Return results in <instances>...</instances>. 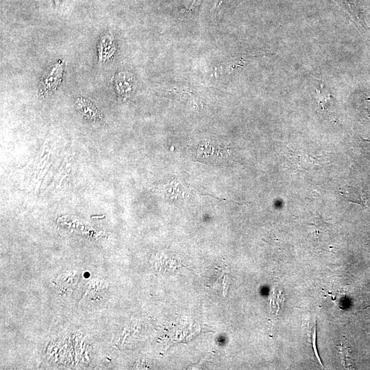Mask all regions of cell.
Segmentation results:
<instances>
[{
	"label": "cell",
	"mask_w": 370,
	"mask_h": 370,
	"mask_svg": "<svg viewBox=\"0 0 370 370\" xmlns=\"http://www.w3.org/2000/svg\"><path fill=\"white\" fill-rule=\"evenodd\" d=\"M64 71V63L57 60L42 75L39 83V94L42 97L55 92L61 84Z\"/></svg>",
	"instance_id": "6da1fadb"
},
{
	"label": "cell",
	"mask_w": 370,
	"mask_h": 370,
	"mask_svg": "<svg viewBox=\"0 0 370 370\" xmlns=\"http://www.w3.org/2000/svg\"><path fill=\"white\" fill-rule=\"evenodd\" d=\"M116 44L113 35L110 32L104 33L97 45V57L101 63H105L113 58L116 51Z\"/></svg>",
	"instance_id": "7a4b0ae2"
},
{
	"label": "cell",
	"mask_w": 370,
	"mask_h": 370,
	"mask_svg": "<svg viewBox=\"0 0 370 370\" xmlns=\"http://www.w3.org/2000/svg\"><path fill=\"white\" fill-rule=\"evenodd\" d=\"M113 83L119 99H124L128 97L132 88V77L130 75L119 72L114 75Z\"/></svg>",
	"instance_id": "3957f363"
},
{
	"label": "cell",
	"mask_w": 370,
	"mask_h": 370,
	"mask_svg": "<svg viewBox=\"0 0 370 370\" xmlns=\"http://www.w3.org/2000/svg\"><path fill=\"white\" fill-rule=\"evenodd\" d=\"M77 110L85 117L91 120H101L102 115L97 108L90 101L83 97H79L75 101Z\"/></svg>",
	"instance_id": "277c9868"
},
{
	"label": "cell",
	"mask_w": 370,
	"mask_h": 370,
	"mask_svg": "<svg viewBox=\"0 0 370 370\" xmlns=\"http://www.w3.org/2000/svg\"><path fill=\"white\" fill-rule=\"evenodd\" d=\"M343 195L349 201L361 204V199L359 195L352 187L345 189Z\"/></svg>",
	"instance_id": "5b68a950"
},
{
	"label": "cell",
	"mask_w": 370,
	"mask_h": 370,
	"mask_svg": "<svg viewBox=\"0 0 370 370\" xmlns=\"http://www.w3.org/2000/svg\"><path fill=\"white\" fill-rule=\"evenodd\" d=\"M55 5L56 7L59 6V5L61 3L62 0H53Z\"/></svg>",
	"instance_id": "8992f818"
}]
</instances>
